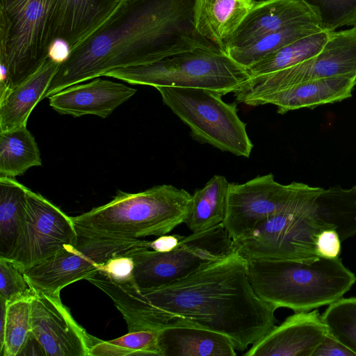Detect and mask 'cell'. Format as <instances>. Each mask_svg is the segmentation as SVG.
Wrapping results in <instances>:
<instances>
[{
	"label": "cell",
	"mask_w": 356,
	"mask_h": 356,
	"mask_svg": "<svg viewBox=\"0 0 356 356\" xmlns=\"http://www.w3.org/2000/svg\"><path fill=\"white\" fill-rule=\"evenodd\" d=\"M87 280L113 300L128 332L172 324L201 327L227 336L243 352L275 325L277 308L254 292L248 260L236 249L183 279L149 289L98 272Z\"/></svg>",
	"instance_id": "1"
},
{
	"label": "cell",
	"mask_w": 356,
	"mask_h": 356,
	"mask_svg": "<svg viewBox=\"0 0 356 356\" xmlns=\"http://www.w3.org/2000/svg\"><path fill=\"white\" fill-rule=\"evenodd\" d=\"M195 0H120L70 50L45 92L49 98L119 68L148 65L195 49H220L196 30Z\"/></svg>",
	"instance_id": "2"
},
{
	"label": "cell",
	"mask_w": 356,
	"mask_h": 356,
	"mask_svg": "<svg viewBox=\"0 0 356 356\" xmlns=\"http://www.w3.org/2000/svg\"><path fill=\"white\" fill-rule=\"evenodd\" d=\"M191 202L186 190L162 184L136 193L118 191L109 202L72 218L78 232L91 236L158 237L186 222Z\"/></svg>",
	"instance_id": "3"
},
{
	"label": "cell",
	"mask_w": 356,
	"mask_h": 356,
	"mask_svg": "<svg viewBox=\"0 0 356 356\" xmlns=\"http://www.w3.org/2000/svg\"><path fill=\"white\" fill-rule=\"evenodd\" d=\"M247 259V258H246ZM248 274L256 294L277 309L295 312L329 305L343 297L356 276L340 257L312 262L247 259Z\"/></svg>",
	"instance_id": "4"
},
{
	"label": "cell",
	"mask_w": 356,
	"mask_h": 356,
	"mask_svg": "<svg viewBox=\"0 0 356 356\" xmlns=\"http://www.w3.org/2000/svg\"><path fill=\"white\" fill-rule=\"evenodd\" d=\"M60 0H1L0 97L36 72L56 39Z\"/></svg>",
	"instance_id": "5"
},
{
	"label": "cell",
	"mask_w": 356,
	"mask_h": 356,
	"mask_svg": "<svg viewBox=\"0 0 356 356\" xmlns=\"http://www.w3.org/2000/svg\"><path fill=\"white\" fill-rule=\"evenodd\" d=\"M104 76L154 88H205L225 95L238 90L250 74L220 49H195L151 64L113 70Z\"/></svg>",
	"instance_id": "6"
},
{
	"label": "cell",
	"mask_w": 356,
	"mask_h": 356,
	"mask_svg": "<svg viewBox=\"0 0 356 356\" xmlns=\"http://www.w3.org/2000/svg\"><path fill=\"white\" fill-rule=\"evenodd\" d=\"M163 102L191 130L196 141L248 158L253 148L236 102H225L220 92L200 88L157 87Z\"/></svg>",
	"instance_id": "7"
},
{
	"label": "cell",
	"mask_w": 356,
	"mask_h": 356,
	"mask_svg": "<svg viewBox=\"0 0 356 356\" xmlns=\"http://www.w3.org/2000/svg\"><path fill=\"white\" fill-rule=\"evenodd\" d=\"M235 250V243L223 223L184 236L168 252L139 249L131 254L134 262L132 283L143 290L160 287L183 279Z\"/></svg>",
	"instance_id": "8"
},
{
	"label": "cell",
	"mask_w": 356,
	"mask_h": 356,
	"mask_svg": "<svg viewBox=\"0 0 356 356\" xmlns=\"http://www.w3.org/2000/svg\"><path fill=\"white\" fill-rule=\"evenodd\" d=\"M316 199L262 220L247 236L234 242L236 249L247 259L316 260L320 257L316 248L317 235L332 229L318 219Z\"/></svg>",
	"instance_id": "9"
},
{
	"label": "cell",
	"mask_w": 356,
	"mask_h": 356,
	"mask_svg": "<svg viewBox=\"0 0 356 356\" xmlns=\"http://www.w3.org/2000/svg\"><path fill=\"white\" fill-rule=\"evenodd\" d=\"M77 233L75 243L24 269L35 291L60 293L66 286L97 273L101 266L114 257L150 249V241L143 238H104Z\"/></svg>",
	"instance_id": "10"
},
{
	"label": "cell",
	"mask_w": 356,
	"mask_h": 356,
	"mask_svg": "<svg viewBox=\"0 0 356 356\" xmlns=\"http://www.w3.org/2000/svg\"><path fill=\"white\" fill-rule=\"evenodd\" d=\"M323 189L296 181L282 184L272 173L257 176L243 184L230 183L223 225L236 242L262 220L316 200Z\"/></svg>",
	"instance_id": "11"
},
{
	"label": "cell",
	"mask_w": 356,
	"mask_h": 356,
	"mask_svg": "<svg viewBox=\"0 0 356 356\" xmlns=\"http://www.w3.org/2000/svg\"><path fill=\"white\" fill-rule=\"evenodd\" d=\"M356 74V26L330 32L323 49L294 65L250 77L234 92L236 103L311 80Z\"/></svg>",
	"instance_id": "12"
},
{
	"label": "cell",
	"mask_w": 356,
	"mask_h": 356,
	"mask_svg": "<svg viewBox=\"0 0 356 356\" xmlns=\"http://www.w3.org/2000/svg\"><path fill=\"white\" fill-rule=\"evenodd\" d=\"M77 237L72 217L29 188L20 235L8 259L26 269L73 245Z\"/></svg>",
	"instance_id": "13"
},
{
	"label": "cell",
	"mask_w": 356,
	"mask_h": 356,
	"mask_svg": "<svg viewBox=\"0 0 356 356\" xmlns=\"http://www.w3.org/2000/svg\"><path fill=\"white\" fill-rule=\"evenodd\" d=\"M31 332L47 356H89L96 338L75 321L60 293L40 291L31 300Z\"/></svg>",
	"instance_id": "14"
},
{
	"label": "cell",
	"mask_w": 356,
	"mask_h": 356,
	"mask_svg": "<svg viewBox=\"0 0 356 356\" xmlns=\"http://www.w3.org/2000/svg\"><path fill=\"white\" fill-rule=\"evenodd\" d=\"M327 333L317 309L295 312L275 325L245 356H312Z\"/></svg>",
	"instance_id": "15"
},
{
	"label": "cell",
	"mask_w": 356,
	"mask_h": 356,
	"mask_svg": "<svg viewBox=\"0 0 356 356\" xmlns=\"http://www.w3.org/2000/svg\"><path fill=\"white\" fill-rule=\"evenodd\" d=\"M356 74L337 76L301 82L288 88L248 97L242 100L248 106L273 104L277 113L284 114L300 108H314L352 97Z\"/></svg>",
	"instance_id": "16"
},
{
	"label": "cell",
	"mask_w": 356,
	"mask_h": 356,
	"mask_svg": "<svg viewBox=\"0 0 356 356\" xmlns=\"http://www.w3.org/2000/svg\"><path fill=\"white\" fill-rule=\"evenodd\" d=\"M136 91L124 84L97 77L54 94L49 102L52 109L61 115L74 118L94 115L106 118Z\"/></svg>",
	"instance_id": "17"
},
{
	"label": "cell",
	"mask_w": 356,
	"mask_h": 356,
	"mask_svg": "<svg viewBox=\"0 0 356 356\" xmlns=\"http://www.w3.org/2000/svg\"><path fill=\"white\" fill-rule=\"evenodd\" d=\"M303 22L320 24L314 12L302 0H257L231 38L225 52Z\"/></svg>",
	"instance_id": "18"
},
{
	"label": "cell",
	"mask_w": 356,
	"mask_h": 356,
	"mask_svg": "<svg viewBox=\"0 0 356 356\" xmlns=\"http://www.w3.org/2000/svg\"><path fill=\"white\" fill-rule=\"evenodd\" d=\"M161 356H236L225 335L191 325L172 324L159 330Z\"/></svg>",
	"instance_id": "19"
},
{
	"label": "cell",
	"mask_w": 356,
	"mask_h": 356,
	"mask_svg": "<svg viewBox=\"0 0 356 356\" xmlns=\"http://www.w3.org/2000/svg\"><path fill=\"white\" fill-rule=\"evenodd\" d=\"M255 2V0H195V29L202 36L225 52L231 38Z\"/></svg>",
	"instance_id": "20"
},
{
	"label": "cell",
	"mask_w": 356,
	"mask_h": 356,
	"mask_svg": "<svg viewBox=\"0 0 356 356\" xmlns=\"http://www.w3.org/2000/svg\"><path fill=\"white\" fill-rule=\"evenodd\" d=\"M60 65L48 57L36 72L0 97V132L26 126L31 111L44 99Z\"/></svg>",
	"instance_id": "21"
},
{
	"label": "cell",
	"mask_w": 356,
	"mask_h": 356,
	"mask_svg": "<svg viewBox=\"0 0 356 356\" xmlns=\"http://www.w3.org/2000/svg\"><path fill=\"white\" fill-rule=\"evenodd\" d=\"M120 0H60L56 39L70 50L99 26Z\"/></svg>",
	"instance_id": "22"
},
{
	"label": "cell",
	"mask_w": 356,
	"mask_h": 356,
	"mask_svg": "<svg viewBox=\"0 0 356 356\" xmlns=\"http://www.w3.org/2000/svg\"><path fill=\"white\" fill-rule=\"evenodd\" d=\"M29 188L15 178L0 176V257L9 258L22 230Z\"/></svg>",
	"instance_id": "23"
},
{
	"label": "cell",
	"mask_w": 356,
	"mask_h": 356,
	"mask_svg": "<svg viewBox=\"0 0 356 356\" xmlns=\"http://www.w3.org/2000/svg\"><path fill=\"white\" fill-rule=\"evenodd\" d=\"M318 219L334 229L341 241L356 235V185L323 189L315 202Z\"/></svg>",
	"instance_id": "24"
},
{
	"label": "cell",
	"mask_w": 356,
	"mask_h": 356,
	"mask_svg": "<svg viewBox=\"0 0 356 356\" xmlns=\"http://www.w3.org/2000/svg\"><path fill=\"white\" fill-rule=\"evenodd\" d=\"M229 182L214 175L192 195L190 214L185 223L192 232L209 229L223 222Z\"/></svg>",
	"instance_id": "25"
},
{
	"label": "cell",
	"mask_w": 356,
	"mask_h": 356,
	"mask_svg": "<svg viewBox=\"0 0 356 356\" xmlns=\"http://www.w3.org/2000/svg\"><path fill=\"white\" fill-rule=\"evenodd\" d=\"M40 165L39 147L26 126L0 132V176L15 178Z\"/></svg>",
	"instance_id": "26"
},
{
	"label": "cell",
	"mask_w": 356,
	"mask_h": 356,
	"mask_svg": "<svg viewBox=\"0 0 356 356\" xmlns=\"http://www.w3.org/2000/svg\"><path fill=\"white\" fill-rule=\"evenodd\" d=\"M321 31L324 30L318 23H298L267 34L248 46L229 49L226 53L239 65L248 69L266 55Z\"/></svg>",
	"instance_id": "27"
},
{
	"label": "cell",
	"mask_w": 356,
	"mask_h": 356,
	"mask_svg": "<svg viewBox=\"0 0 356 356\" xmlns=\"http://www.w3.org/2000/svg\"><path fill=\"white\" fill-rule=\"evenodd\" d=\"M330 33L321 31L266 55L248 69L250 77L282 70L315 56L325 44Z\"/></svg>",
	"instance_id": "28"
},
{
	"label": "cell",
	"mask_w": 356,
	"mask_h": 356,
	"mask_svg": "<svg viewBox=\"0 0 356 356\" xmlns=\"http://www.w3.org/2000/svg\"><path fill=\"white\" fill-rule=\"evenodd\" d=\"M24 298L6 305L5 325L0 334L2 356L21 355L31 332V300Z\"/></svg>",
	"instance_id": "29"
},
{
	"label": "cell",
	"mask_w": 356,
	"mask_h": 356,
	"mask_svg": "<svg viewBox=\"0 0 356 356\" xmlns=\"http://www.w3.org/2000/svg\"><path fill=\"white\" fill-rule=\"evenodd\" d=\"M161 356L159 330L128 332L117 339L104 341L95 338L89 356Z\"/></svg>",
	"instance_id": "30"
},
{
	"label": "cell",
	"mask_w": 356,
	"mask_h": 356,
	"mask_svg": "<svg viewBox=\"0 0 356 356\" xmlns=\"http://www.w3.org/2000/svg\"><path fill=\"white\" fill-rule=\"evenodd\" d=\"M321 317L327 333L356 354V297L333 302Z\"/></svg>",
	"instance_id": "31"
},
{
	"label": "cell",
	"mask_w": 356,
	"mask_h": 356,
	"mask_svg": "<svg viewBox=\"0 0 356 356\" xmlns=\"http://www.w3.org/2000/svg\"><path fill=\"white\" fill-rule=\"evenodd\" d=\"M317 16L321 27L327 32L356 26V0H302Z\"/></svg>",
	"instance_id": "32"
},
{
	"label": "cell",
	"mask_w": 356,
	"mask_h": 356,
	"mask_svg": "<svg viewBox=\"0 0 356 356\" xmlns=\"http://www.w3.org/2000/svg\"><path fill=\"white\" fill-rule=\"evenodd\" d=\"M35 293L24 269L13 260L0 257V300L7 305Z\"/></svg>",
	"instance_id": "33"
},
{
	"label": "cell",
	"mask_w": 356,
	"mask_h": 356,
	"mask_svg": "<svg viewBox=\"0 0 356 356\" xmlns=\"http://www.w3.org/2000/svg\"><path fill=\"white\" fill-rule=\"evenodd\" d=\"M131 253L110 259L101 266L99 272L116 282H132L134 262Z\"/></svg>",
	"instance_id": "34"
},
{
	"label": "cell",
	"mask_w": 356,
	"mask_h": 356,
	"mask_svg": "<svg viewBox=\"0 0 356 356\" xmlns=\"http://www.w3.org/2000/svg\"><path fill=\"white\" fill-rule=\"evenodd\" d=\"M341 241L334 229H325L316 237V248L318 255L325 259L339 257L341 249Z\"/></svg>",
	"instance_id": "35"
},
{
	"label": "cell",
	"mask_w": 356,
	"mask_h": 356,
	"mask_svg": "<svg viewBox=\"0 0 356 356\" xmlns=\"http://www.w3.org/2000/svg\"><path fill=\"white\" fill-rule=\"evenodd\" d=\"M312 356H356V354L327 333Z\"/></svg>",
	"instance_id": "36"
},
{
	"label": "cell",
	"mask_w": 356,
	"mask_h": 356,
	"mask_svg": "<svg viewBox=\"0 0 356 356\" xmlns=\"http://www.w3.org/2000/svg\"><path fill=\"white\" fill-rule=\"evenodd\" d=\"M184 236L165 234L150 241V249L157 252H168L175 248Z\"/></svg>",
	"instance_id": "37"
},
{
	"label": "cell",
	"mask_w": 356,
	"mask_h": 356,
	"mask_svg": "<svg viewBox=\"0 0 356 356\" xmlns=\"http://www.w3.org/2000/svg\"><path fill=\"white\" fill-rule=\"evenodd\" d=\"M70 48L68 44L61 39H56L49 49V58L51 60L62 63L68 57Z\"/></svg>",
	"instance_id": "38"
},
{
	"label": "cell",
	"mask_w": 356,
	"mask_h": 356,
	"mask_svg": "<svg viewBox=\"0 0 356 356\" xmlns=\"http://www.w3.org/2000/svg\"><path fill=\"white\" fill-rule=\"evenodd\" d=\"M259 1H261V0H259Z\"/></svg>",
	"instance_id": "39"
}]
</instances>
